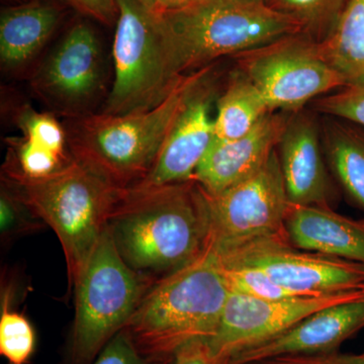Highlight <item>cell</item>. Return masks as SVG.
<instances>
[{
    "instance_id": "1",
    "label": "cell",
    "mask_w": 364,
    "mask_h": 364,
    "mask_svg": "<svg viewBox=\"0 0 364 364\" xmlns=\"http://www.w3.org/2000/svg\"><path fill=\"white\" fill-rule=\"evenodd\" d=\"M107 227L124 262L155 284L210 247L205 191L191 181L122 191Z\"/></svg>"
},
{
    "instance_id": "2",
    "label": "cell",
    "mask_w": 364,
    "mask_h": 364,
    "mask_svg": "<svg viewBox=\"0 0 364 364\" xmlns=\"http://www.w3.org/2000/svg\"><path fill=\"white\" fill-rule=\"evenodd\" d=\"M170 74L181 78L223 57H235L301 32L262 0H195L155 14Z\"/></svg>"
},
{
    "instance_id": "3",
    "label": "cell",
    "mask_w": 364,
    "mask_h": 364,
    "mask_svg": "<svg viewBox=\"0 0 364 364\" xmlns=\"http://www.w3.org/2000/svg\"><path fill=\"white\" fill-rule=\"evenodd\" d=\"M229 293L221 263L208 248L153 284L124 330L144 356L167 360L186 345L215 336Z\"/></svg>"
},
{
    "instance_id": "4",
    "label": "cell",
    "mask_w": 364,
    "mask_h": 364,
    "mask_svg": "<svg viewBox=\"0 0 364 364\" xmlns=\"http://www.w3.org/2000/svg\"><path fill=\"white\" fill-rule=\"evenodd\" d=\"M215 64L182 76L159 105L124 114H85L70 119L71 156L114 188L129 189L149 174L186 98Z\"/></svg>"
},
{
    "instance_id": "5",
    "label": "cell",
    "mask_w": 364,
    "mask_h": 364,
    "mask_svg": "<svg viewBox=\"0 0 364 364\" xmlns=\"http://www.w3.org/2000/svg\"><path fill=\"white\" fill-rule=\"evenodd\" d=\"M2 172V181L58 236L72 289L123 191L73 157L41 178L23 176L9 161Z\"/></svg>"
},
{
    "instance_id": "6",
    "label": "cell",
    "mask_w": 364,
    "mask_h": 364,
    "mask_svg": "<svg viewBox=\"0 0 364 364\" xmlns=\"http://www.w3.org/2000/svg\"><path fill=\"white\" fill-rule=\"evenodd\" d=\"M152 284L124 262L105 228L74 282L71 364H92L124 329Z\"/></svg>"
},
{
    "instance_id": "7",
    "label": "cell",
    "mask_w": 364,
    "mask_h": 364,
    "mask_svg": "<svg viewBox=\"0 0 364 364\" xmlns=\"http://www.w3.org/2000/svg\"><path fill=\"white\" fill-rule=\"evenodd\" d=\"M114 79L102 112L124 114L159 105L181 78L170 74L156 16L139 0H116Z\"/></svg>"
},
{
    "instance_id": "8",
    "label": "cell",
    "mask_w": 364,
    "mask_h": 364,
    "mask_svg": "<svg viewBox=\"0 0 364 364\" xmlns=\"http://www.w3.org/2000/svg\"><path fill=\"white\" fill-rule=\"evenodd\" d=\"M236 69L259 90L270 112H296L346 87L344 79L304 33L286 36L234 57Z\"/></svg>"
},
{
    "instance_id": "9",
    "label": "cell",
    "mask_w": 364,
    "mask_h": 364,
    "mask_svg": "<svg viewBox=\"0 0 364 364\" xmlns=\"http://www.w3.org/2000/svg\"><path fill=\"white\" fill-rule=\"evenodd\" d=\"M205 196L210 215L208 248L213 252H229L287 236L284 220L289 202L277 150L253 176L215 195L205 191Z\"/></svg>"
},
{
    "instance_id": "10",
    "label": "cell",
    "mask_w": 364,
    "mask_h": 364,
    "mask_svg": "<svg viewBox=\"0 0 364 364\" xmlns=\"http://www.w3.org/2000/svg\"><path fill=\"white\" fill-rule=\"evenodd\" d=\"M215 255L222 264L257 268L277 284L305 296L364 289L363 263L301 250L287 236Z\"/></svg>"
},
{
    "instance_id": "11",
    "label": "cell",
    "mask_w": 364,
    "mask_h": 364,
    "mask_svg": "<svg viewBox=\"0 0 364 364\" xmlns=\"http://www.w3.org/2000/svg\"><path fill=\"white\" fill-rule=\"evenodd\" d=\"M102 54L92 28L73 26L31 81L38 97L70 119L91 114L104 88Z\"/></svg>"
},
{
    "instance_id": "12",
    "label": "cell",
    "mask_w": 364,
    "mask_h": 364,
    "mask_svg": "<svg viewBox=\"0 0 364 364\" xmlns=\"http://www.w3.org/2000/svg\"><path fill=\"white\" fill-rule=\"evenodd\" d=\"M363 296L364 289L286 299H261L230 291L219 327L208 343L215 353L231 359L318 311Z\"/></svg>"
},
{
    "instance_id": "13",
    "label": "cell",
    "mask_w": 364,
    "mask_h": 364,
    "mask_svg": "<svg viewBox=\"0 0 364 364\" xmlns=\"http://www.w3.org/2000/svg\"><path fill=\"white\" fill-rule=\"evenodd\" d=\"M215 72L214 66L189 93L149 174L131 188L193 179L215 138L214 117L210 111L220 95Z\"/></svg>"
},
{
    "instance_id": "14",
    "label": "cell",
    "mask_w": 364,
    "mask_h": 364,
    "mask_svg": "<svg viewBox=\"0 0 364 364\" xmlns=\"http://www.w3.org/2000/svg\"><path fill=\"white\" fill-rule=\"evenodd\" d=\"M277 152L289 203L333 208L339 188L326 160L320 122L312 112H291Z\"/></svg>"
},
{
    "instance_id": "15",
    "label": "cell",
    "mask_w": 364,
    "mask_h": 364,
    "mask_svg": "<svg viewBox=\"0 0 364 364\" xmlns=\"http://www.w3.org/2000/svg\"><path fill=\"white\" fill-rule=\"evenodd\" d=\"M291 114L270 112L240 138L230 141L214 138L193 174V181L215 195L257 173L277 150Z\"/></svg>"
},
{
    "instance_id": "16",
    "label": "cell",
    "mask_w": 364,
    "mask_h": 364,
    "mask_svg": "<svg viewBox=\"0 0 364 364\" xmlns=\"http://www.w3.org/2000/svg\"><path fill=\"white\" fill-rule=\"evenodd\" d=\"M364 328V296L312 314L277 336L235 354L230 364H246L284 354L339 350Z\"/></svg>"
},
{
    "instance_id": "17",
    "label": "cell",
    "mask_w": 364,
    "mask_h": 364,
    "mask_svg": "<svg viewBox=\"0 0 364 364\" xmlns=\"http://www.w3.org/2000/svg\"><path fill=\"white\" fill-rule=\"evenodd\" d=\"M284 230L294 247L364 264V220L331 207L289 203Z\"/></svg>"
},
{
    "instance_id": "18",
    "label": "cell",
    "mask_w": 364,
    "mask_h": 364,
    "mask_svg": "<svg viewBox=\"0 0 364 364\" xmlns=\"http://www.w3.org/2000/svg\"><path fill=\"white\" fill-rule=\"evenodd\" d=\"M60 13L45 2L7 9L0 18V59L9 70L28 65L56 30Z\"/></svg>"
},
{
    "instance_id": "19",
    "label": "cell",
    "mask_w": 364,
    "mask_h": 364,
    "mask_svg": "<svg viewBox=\"0 0 364 364\" xmlns=\"http://www.w3.org/2000/svg\"><path fill=\"white\" fill-rule=\"evenodd\" d=\"M320 124L326 160L337 186L364 213V127L329 116Z\"/></svg>"
},
{
    "instance_id": "20",
    "label": "cell",
    "mask_w": 364,
    "mask_h": 364,
    "mask_svg": "<svg viewBox=\"0 0 364 364\" xmlns=\"http://www.w3.org/2000/svg\"><path fill=\"white\" fill-rule=\"evenodd\" d=\"M318 50L346 86L364 85V0H349Z\"/></svg>"
},
{
    "instance_id": "21",
    "label": "cell",
    "mask_w": 364,
    "mask_h": 364,
    "mask_svg": "<svg viewBox=\"0 0 364 364\" xmlns=\"http://www.w3.org/2000/svg\"><path fill=\"white\" fill-rule=\"evenodd\" d=\"M268 112L269 107L259 90L235 68L217 100L215 139L230 141L240 138L252 130Z\"/></svg>"
},
{
    "instance_id": "22",
    "label": "cell",
    "mask_w": 364,
    "mask_h": 364,
    "mask_svg": "<svg viewBox=\"0 0 364 364\" xmlns=\"http://www.w3.org/2000/svg\"><path fill=\"white\" fill-rule=\"evenodd\" d=\"M349 0H264L268 6L289 16L301 33L323 42L334 30Z\"/></svg>"
},
{
    "instance_id": "23",
    "label": "cell",
    "mask_w": 364,
    "mask_h": 364,
    "mask_svg": "<svg viewBox=\"0 0 364 364\" xmlns=\"http://www.w3.org/2000/svg\"><path fill=\"white\" fill-rule=\"evenodd\" d=\"M11 299L7 294L2 298L0 354L9 364H28L35 350V331L28 318L11 309Z\"/></svg>"
},
{
    "instance_id": "24",
    "label": "cell",
    "mask_w": 364,
    "mask_h": 364,
    "mask_svg": "<svg viewBox=\"0 0 364 364\" xmlns=\"http://www.w3.org/2000/svg\"><path fill=\"white\" fill-rule=\"evenodd\" d=\"M221 267L231 293L245 294V296L261 299H286L312 296H305L287 289L257 268L232 267V265H224L222 263Z\"/></svg>"
},
{
    "instance_id": "25",
    "label": "cell",
    "mask_w": 364,
    "mask_h": 364,
    "mask_svg": "<svg viewBox=\"0 0 364 364\" xmlns=\"http://www.w3.org/2000/svg\"><path fill=\"white\" fill-rule=\"evenodd\" d=\"M45 223L38 217L9 183L2 181L0 198V233L4 244L35 233Z\"/></svg>"
},
{
    "instance_id": "26",
    "label": "cell",
    "mask_w": 364,
    "mask_h": 364,
    "mask_svg": "<svg viewBox=\"0 0 364 364\" xmlns=\"http://www.w3.org/2000/svg\"><path fill=\"white\" fill-rule=\"evenodd\" d=\"M18 126L23 131V138L28 142L51 151L62 158L71 157L67 155L66 130L50 114H39L30 107H26L18 114Z\"/></svg>"
},
{
    "instance_id": "27",
    "label": "cell",
    "mask_w": 364,
    "mask_h": 364,
    "mask_svg": "<svg viewBox=\"0 0 364 364\" xmlns=\"http://www.w3.org/2000/svg\"><path fill=\"white\" fill-rule=\"evenodd\" d=\"M11 150L6 161L23 176L41 178L50 176L66 164L71 157L62 158L51 151L28 142L26 139H11Z\"/></svg>"
},
{
    "instance_id": "28",
    "label": "cell",
    "mask_w": 364,
    "mask_h": 364,
    "mask_svg": "<svg viewBox=\"0 0 364 364\" xmlns=\"http://www.w3.org/2000/svg\"><path fill=\"white\" fill-rule=\"evenodd\" d=\"M314 109L364 127V85L346 86L313 102Z\"/></svg>"
},
{
    "instance_id": "29",
    "label": "cell",
    "mask_w": 364,
    "mask_h": 364,
    "mask_svg": "<svg viewBox=\"0 0 364 364\" xmlns=\"http://www.w3.org/2000/svg\"><path fill=\"white\" fill-rule=\"evenodd\" d=\"M165 361L152 360L144 356L123 329L105 345L92 364H164Z\"/></svg>"
},
{
    "instance_id": "30",
    "label": "cell",
    "mask_w": 364,
    "mask_h": 364,
    "mask_svg": "<svg viewBox=\"0 0 364 364\" xmlns=\"http://www.w3.org/2000/svg\"><path fill=\"white\" fill-rule=\"evenodd\" d=\"M246 364H364L361 354L332 351L313 354H284Z\"/></svg>"
},
{
    "instance_id": "31",
    "label": "cell",
    "mask_w": 364,
    "mask_h": 364,
    "mask_svg": "<svg viewBox=\"0 0 364 364\" xmlns=\"http://www.w3.org/2000/svg\"><path fill=\"white\" fill-rule=\"evenodd\" d=\"M231 359L215 353L208 340H200L186 345L164 364H230Z\"/></svg>"
},
{
    "instance_id": "32",
    "label": "cell",
    "mask_w": 364,
    "mask_h": 364,
    "mask_svg": "<svg viewBox=\"0 0 364 364\" xmlns=\"http://www.w3.org/2000/svg\"><path fill=\"white\" fill-rule=\"evenodd\" d=\"M78 13L104 25L117 23V6L116 0H66Z\"/></svg>"
},
{
    "instance_id": "33",
    "label": "cell",
    "mask_w": 364,
    "mask_h": 364,
    "mask_svg": "<svg viewBox=\"0 0 364 364\" xmlns=\"http://www.w3.org/2000/svg\"><path fill=\"white\" fill-rule=\"evenodd\" d=\"M191 1L193 0H156V11L154 14L179 9V7L186 6Z\"/></svg>"
},
{
    "instance_id": "34",
    "label": "cell",
    "mask_w": 364,
    "mask_h": 364,
    "mask_svg": "<svg viewBox=\"0 0 364 364\" xmlns=\"http://www.w3.org/2000/svg\"><path fill=\"white\" fill-rule=\"evenodd\" d=\"M144 6L147 7L149 11L155 13L156 11V0H139Z\"/></svg>"
},
{
    "instance_id": "35",
    "label": "cell",
    "mask_w": 364,
    "mask_h": 364,
    "mask_svg": "<svg viewBox=\"0 0 364 364\" xmlns=\"http://www.w3.org/2000/svg\"><path fill=\"white\" fill-rule=\"evenodd\" d=\"M361 355H363V360H364V353L361 354Z\"/></svg>"
},
{
    "instance_id": "36",
    "label": "cell",
    "mask_w": 364,
    "mask_h": 364,
    "mask_svg": "<svg viewBox=\"0 0 364 364\" xmlns=\"http://www.w3.org/2000/svg\"><path fill=\"white\" fill-rule=\"evenodd\" d=\"M193 1H195V0H193ZM262 1H264V0H262Z\"/></svg>"
}]
</instances>
